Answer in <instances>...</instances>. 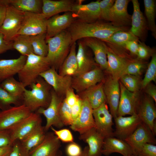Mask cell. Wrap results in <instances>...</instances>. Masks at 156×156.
Returning a JSON list of instances; mask_svg holds the SVG:
<instances>
[{
	"mask_svg": "<svg viewBox=\"0 0 156 156\" xmlns=\"http://www.w3.org/2000/svg\"><path fill=\"white\" fill-rule=\"evenodd\" d=\"M119 79L124 87L130 92H139L141 88L142 80L140 76L125 74L122 75Z\"/></svg>",
	"mask_w": 156,
	"mask_h": 156,
	"instance_id": "cell-40",
	"label": "cell"
},
{
	"mask_svg": "<svg viewBox=\"0 0 156 156\" xmlns=\"http://www.w3.org/2000/svg\"><path fill=\"white\" fill-rule=\"evenodd\" d=\"M76 20L71 12L57 14L48 19L47 21L46 40L52 38L67 29Z\"/></svg>",
	"mask_w": 156,
	"mask_h": 156,
	"instance_id": "cell-20",
	"label": "cell"
},
{
	"mask_svg": "<svg viewBox=\"0 0 156 156\" xmlns=\"http://www.w3.org/2000/svg\"><path fill=\"white\" fill-rule=\"evenodd\" d=\"M61 146L60 141L53 132L46 133L43 141L31 150L29 156H57Z\"/></svg>",
	"mask_w": 156,
	"mask_h": 156,
	"instance_id": "cell-23",
	"label": "cell"
},
{
	"mask_svg": "<svg viewBox=\"0 0 156 156\" xmlns=\"http://www.w3.org/2000/svg\"><path fill=\"white\" fill-rule=\"evenodd\" d=\"M153 100L145 94L141 97L137 114L154 135L156 134V109Z\"/></svg>",
	"mask_w": 156,
	"mask_h": 156,
	"instance_id": "cell-15",
	"label": "cell"
},
{
	"mask_svg": "<svg viewBox=\"0 0 156 156\" xmlns=\"http://www.w3.org/2000/svg\"><path fill=\"white\" fill-rule=\"evenodd\" d=\"M103 88L106 103L109 105V112L114 119L117 116V111L120 96L119 79L110 75L105 78Z\"/></svg>",
	"mask_w": 156,
	"mask_h": 156,
	"instance_id": "cell-16",
	"label": "cell"
},
{
	"mask_svg": "<svg viewBox=\"0 0 156 156\" xmlns=\"http://www.w3.org/2000/svg\"><path fill=\"white\" fill-rule=\"evenodd\" d=\"M115 0H103L99 1L100 19L109 21V15L111 8Z\"/></svg>",
	"mask_w": 156,
	"mask_h": 156,
	"instance_id": "cell-44",
	"label": "cell"
},
{
	"mask_svg": "<svg viewBox=\"0 0 156 156\" xmlns=\"http://www.w3.org/2000/svg\"><path fill=\"white\" fill-rule=\"evenodd\" d=\"M81 112L78 117L70 126V128L80 135L95 127L93 114V109L88 100L82 99Z\"/></svg>",
	"mask_w": 156,
	"mask_h": 156,
	"instance_id": "cell-21",
	"label": "cell"
},
{
	"mask_svg": "<svg viewBox=\"0 0 156 156\" xmlns=\"http://www.w3.org/2000/svg\"><path fill=\"white\" fill-rule=\"evenodd\" d=\"M103 81L77 93L80 99L88 100L93 109L106 103L103 88Z\"/></svg>",
	"mask_w": 156,
	"mask_h": 156,
	"instance_id": "cell-31",
	"label": "cell"
},
{
	"mask_svg": "<svg viewBox=\"0 0 156 156\" xmlns=\"http://www.w3.org/2000/svg\"><path fill=\"white\" fill-rule=\"evenodd\" d=\"M29 153L22 148L20 141L18 140L13 143L9 156H29Z\"/></svg>",
	"mask_w": 156,
	"mask_h": 156,
	"instance_id": "cell-49",
	"label": "cell"
},
{
	"mask_svg": "<svg viewBox=\"0 0 156 156\" xmlns=\"http://www.w3.org/2000/svg\"><path fill=\"white\" fill-rule=\"evenodd\" d=\"M76 47V43L74 42L68 56L58 69V73L60 75L73 77L76 74L77 70Z\"/></svg>",
	"mask_w": 156,
	"mask_h": 156,
	"instance_id": "cell-32",
	"label": "cell"
},
{
	"mask_svg": "<svg viewBox=\"0 0 156 156\" xmlns=\"http://www.w3.org/2000/svg\"><path fill=\"white\" fill-rule=\"evenodd\" d=\"M59 114L60 120L64 126H70L73 122L71 107L67 104L64 98L60 104Z\"/></svg>",
	"mask_w": 156,
	"mask_h": 156,
	"instance_id": "cell-42",
	"label": "cell"
},
{
	"mask_svg": "<svg viewBox=\"0 0 156 156\" xmlns=\"http://www.w3.org/2000/svg\"><path fill=\"white\" fill-rule=\"evenodd\" d=\"M42 125L35 129L21 140L19 141L22 148L28 153L39 144L44 139L46 133Z\"/></svg>",
	"mask_w": 156,
	"mask_h": 156,
	"instance_id": "cell-34",
	"label": "cell"
},
{
	"mask_svg": "<svg viewBox=\"0 0 156 156\" xmlns=\"http://www.w3.org/2000/svg\"><path fill=\"white\" fill-rule=\"evenodd\" d=\"M47 19L42 13L24 12L18 35L33 36L46 33Z\"/></svg>",
	"mask_w": 156,
	"mask_h": 156,
	"instance_id": "cell-6",
	"label": "cell"
},
{
	"mask_svg": "<svg viewBox=\"0 0 156 156\" xmlns=\"http://www.w3.org/2000/svg\"><path fill=\"white\" fill-rule=\"evenodd\" d=\"M143 1L148 29L151 31L153 36L156 39L155 1L154 0H144Z\"/></svg>",
	"mask_w": 156,
	"mask_h": 156,
	"instance_id": "cell-36",
	"label": "cell"
},
{
	"mask_svg": "<svg viewBox=\"0 0 156 156\" xmlns=\"http://www.w3.org/2000/svg\"><path fill=\"white\" fill-rule=\"evenodd\" d=\"M105 78L103 70L96 66L90 71L73 76L71 87L78 93L103 81Z\"/></svg>",
	"mask_w": 156,
	"mask_h": 156,
	"instance_id": "cell-9",
	"label": "cell"
},
{
	"mask_svg": "<svg viewBox=\"0 0 156 156\" xmlns=\"http://www.w3.org/2000/svg\"><path fill=\"white\" fill-rule=\"evenodd\" d=\"M138 156H156V146L146 143L142 147L137 155Z\"/></svg>",
	"mask_w": 156,
	"mask_h": 156,
	"instance_id": "cell-48",
	"label": "cell"
},
{
	"mask_svg": "<svg viewBox=\"0 0 156 156\" xmlns=\"http://www.w3.org/2000/svg\"><path fill=\"white\" fill-rule=\"evenodd\" d=\"M42 13L47 19L62 12H71L77 2L73 0H42Z\"/></svg>",
	"mask_w": 156,
	"mask_h": 156,
	"instance_id": "cell-28",
	"label": "cell"
},
{
	"mask_svg": "<svg viewBox=\"0 0 156 156\" xmlns=\"http://www.w3.org/2000/svg\"><path fill=\"white\" fill-rule=\"evenodd\" d=\"M130 1L116 0L111 8L109 21L114 26L128 29L131 26V16L127 11V6Z\"/></svg>",
	"mask_w": 156,
	"mask_h": 156,
	"instance_id": "cell-19",
	"label": "cell"
},
{
	"mask_svg": "<svg viewBox=\"0 0 156 156\" xmlns=\"http://www.w3.org/2000/svg\"><path fill=\"white\" fill-rule=\"evenodd\" d=\"M81 39L92 51L96 64L102 70L106 71L107 68V61L105 43L100 39L94 38L87 37Z\"/></svg>",
	"mask_w": 156,
	"mask_h": 156,
	"instance_id": "cell-25",
	"label": "cell"
},
{
	"mask_svg": "<svg viewBox=\"0 0 156 156\" xmlns=\"http://www.w3.org/2000/svg\"><path fill=\"white\" fill-rule=\"evenodd\" d=\"M137 59L143 60L148 59L155 52L143 42L139 40Z\"/></svg>",
	"mask_w": 156,
	"mask_h": 156,
	"instance_id": "cell-46",
	"label": "cell"
},
{
	"mask_svg": "<svg viewBox=\"0 0 156 156\" xmlns=\"http://www.w3.org/2000/svg\"><path fill=\"white\" fill-rule=\"evenodd\" d=\"M4 2L6 4L23 12L42 13L41 0H4Z\"/></svg>",
	"mask_w": 156,
	"mask_h": 156,
	"instance_id": "cell-33",
	"label": "cell"
},
{
	"mask_svg": "<svg viewBox=\"0 0 156 156\" xmlns=\"http://www.w3.org/2000/svg\"><path fill=\"white\" fill-rule=\"evenodd\" d=\"M50 128L60 141L64 142H73V136L69 129H64L57 130L55 129L53 127H51Z\"/></svg>",
	"mask_w": 156,
	"mask_h": 156,
	"instance_id": "cell-47",
	"label": "cell"
},
{
	"mask_svg": "<svg viewBox=\"0 0 156 156\" xmlns=\"http://www.w3.org/2000/svg\"><path fill=\"white\" fill-rule=\"evenodd\" d=\"M30 86L31 90H24L22 104L32 112L40 108H47L51 100V87L40 76Z\"/></svg>",
	"mask_w": 156,
	"mask_h": 156,
	"instance_id": "cell-2",
	"label": "cell"
},
{
	"mask_svg": "<svg viewBox=\"0 0 156 156\" xmlns=\"http://www.w3.org/2000/svg\"><path fill=\"white\" fill-rule=\"evenodd\" d=\"M77 42L78 48L76 53L77 70L75 76L90 71L97 66L90 53L89 48L81 39L78 40Z\"/></svg>",
	"mask_w": 156,
	"mask_h": 156,
	"instance_id": "cell-26",
	"label": "cell"
},
{
	"mask_svg": "<svg viewBox=\"0 0 156 156\" xmlns=\"http://www.w3.org/2000/svg\"><path fill=\"white\" fill-rule=\"evenodd\" d=\"M12 147V145L0 147V156H9Z\"/></svg>",
	"mask_w": 156,
	"mask_h": 156,
	"instance_id": "cell-58",
	"label": "cell"
},
{
	"mask_svg": "<svg viewBox=\"0 0 156 156\" xmlns=\"http://www.w3.org/2000/svg\"><path fill=\"white\" fill-rule=\"evenodd\" d=\"M27 57L21 55L17 58L0 60V81L18 74L24 65Z\"/></svg>",
	"mask_w": 156,
	"mask_h": 156,
	"instance_id": "cell-30",
	"label": "cell"
},
{
	"mask_svg": "<svg viewBox=\"0 0 156 156\" xmlns=\"http://www.w3.org/2000/svg\"><path fill=\"white\" fill-rule=\"evenodd\" d=\"M72 39V43L87 37L96 38L105 41L115 32L128 29L117 27L110 22L98 20L92 23H87L75 20L67 29Z\"/></svg>",
	"mask_w": 156,
	"mask_h": 156,
	"instance_id": "cell-1",
	"label": "cell"
},
{
	"mask_svg": "<svg viewBox=\"0 0 156 156\" xmlns=\"http://www.w3.org/2000/svg\"><path fill=\"white\" fill-rule=\"evenodd\" d=\"M40 114L31 112L28 117L8 130L12 144L20 141L40 126L42 125Z\"/></svg>",
	"mask_w": 156,
	"mask_h": 156,
	"instance_id": "cell-7",
	"label": "cell"
},
{
	"mask_svg": "<svg viewBox=\"0 0 156 156\" xmlns=\"http://www.w3.org/2000/svg\"><path fill=\"white\" fill-rule=\"evenodd\" d=\"M79 98L77 94H75L74 90L72 88L67 91L64 98L66 103L71 107L77 102Z\"/></svg>",
	"mask_w": 156,
	"mask_h": 156,
	"instance_id": "cell-51",
	"label": "cell"
},
{
	"mask_svg": "<svg viewBox=\"0 0 156 156\" xmlns=\"http://www.w3.org/2000/svg\"><path fill=\"white\" fill-rule=\"evenodd\" d=\"M79 138L88 144V156H101L105 138L95 127L80 135Z\"/></svg>",
	"mask_w": 156,
	"mask_h": 156,
	"instance_id": "cell-27",
	"label": "cell"
},
{
	"mask_svg": "<svg viewBox=\"0 0 156 156\" xmlns=\"http://www.w3.org/2000/svg\"><path fill=\"white\" fill-rule=\"evenodd\" d=\"M12 49V42H8L5 39L3 34L0 33V55Z\"/></svg>",
	"mask_w": 156,
	"mask_h": 156,
	"instance_id": "cell-55",
	"label": "cell"
},
{
	"mask_svg": "<svg viewBox=\"0 0 156 156\" xmlns=\"http://www.w3.org/2000/svg\"><path fill=\"white\" fill-rule=\"evenodd\" d=\"M155 136L148 127L142 122L125 141L131 147L134 155H137L144 144H156Z\"/></svg>",
	"mask_w": 156,
	"mask_h": 156,
	"instance_id": "cell-12",
	"label": "cell"
},
{
	"mask_svg": "<svg viewBox=\"0 0 156 156\" xmlns=\"http://www.w3.org/2000/svg\"><path fill=\"white\" fill-rule=\"evenodd\" d=\"M138 41L132 40L127 42L124 44L123 48L128 50L132 55L137 56L138 48Z\"/></svg>",
	"mask_w": 156,
	"mask_h": 156,
	"instance_id": "cell-53",
	"label": "cell"
},
{
	"mask_svg": "<svg viewBox=\"0 0 156 156\" xmlns=\"http://www.w3.org/2000/svg\"><path fill=\"white\" fill-rule=\"evenodd\" d=\"M128 156H138L135 155H134V154H132V155H129Z\"/></svg>",
	"mask_w": 156,
	"mask_h": 156,
	"instance_id": "cell-60",
	"label": "cell"
},
{
	"mask_svg": "<svg viewBox=\"0 0 156 156\" xmlns=\"http://www.w3.org/2000/svg\"><path fill=\"white\" fill-rule=\"evenodd\" d=\"M7 5L3 0H0V27L2 25L5 16Z\"/></svg>",
	"mask_w": 156,
	"mask_h": 156,
	"instance_id": "cell-57",
	"label": "cell"
},
{
	"mask_svg": "<svg viewBox=\"0 0 156 156\" xmlns=\"http://www.w3.org/2000/svg\"><path fill=\"white\" fill-rule=\"evenodd\" d=\"M115 153H119L123 156L134 154L131 147L125 140L114 137L105 138L102 154L108 156Z\"/></svg>",
	"mask_w": 156,
	"mask_h": 156,
	"instance_id": "cell-29",
	"label": "cell"
},
{
	"mask_svg": "<svg viewBox=\"0 0 156 156\" xmlns=\"http://www.w3.org/2000/svg\"></svg>",
	"mask_w": 156,
	"mask_h": 156,
	"instance_id": "cell-62",
	"label": "cell"
},
{
	"mask_svg": "<svg viewBox=\"0 0 156 156\" xmlns=\"http://www.w3.org/2000/svg\"><path fill=\"white\" fill-rule=\"evenodd\" d=\"M82 99L80 98L77 102L71 107L72 117L74 122L79 116L82 106Z\"/></svg>",
	"mask_w": 156,
	"mask_h": 156,
	"instance_id": "cell-54",
	"label": "cell"
},
{
	"mask_svg": "<svg viewBox=\"0 0 156 156\" xmlns=\"http://www.w3.org/2000/svg\"><path fill=\"white\" fill-rule=\"evenodd\" d=\"M31 112L23 104L2 111L0 112V130H9L29 116Z\"/></svg>",
	"mask_w": 156,
	"mask_h": 156,
	"instance_id": "cell-8",
	"label": "cell"
},
{
	"mask_svg": "<svg viewBox=\"0 0 156 156\" xmlns=\"http://www.w3.org/2000/svg\"><path fill=\"white\" fill-rule=\"evenodd\" d=\"M66 151L68 156H80L82 150L79 145L73 142L68 145Z\"/></svg>",
	"mask_w": 156,
	"mask_h": 156,
	"instance_id": "cell-50",
	"label": "cell"
},
{
	"mask_svg": "<svg viewBox=\"0 0 156 156\" xmlns=\"http://www.w3.org/2000/svg\"><path fill=\"white\" fill-rule=\"evenodd\" d=\"M24 12L20 11L12 6L7 5L5 16L0 27V33L8 42H12L18 35L24 16Z\"/></svg>",
	"mask_w": 156,
	"mask_h": 156,
	"instance_id": "cell-5",
	"label": "cell"
},
{
	"mask_svg": "<svg viewBox=\"0 0 156 156\" xmlns=\"http://www.w3.org/2000/svg\"><path fill=\"white\" fill-rule=\"evenodd\" d=\"M115 129L114 137L125 140L135 130L142 120L136 113L130 116H119L114 119Z\"/></svg>",
	"mask_w": 156,
	"mask_h": 156,
	"instance_id": "cell-18",
	"label": "cell"
},
{
	"mask_svg": "<svg viewBox=\"0 0 156 156\" xmlns=\"http://www.w3.org/2000/svg\"><path fill=\"white\" fill-rule=\"evenodd\" d=\"M145 66V64L142 60L137 59L132 60L124 70L121 76L125 74H129L140 76Z\"/></svg>",
	"mask_w": 156,
	"mask_h": 156,
	"instance_id": "cell-43",
	"label": "cell"
},
{
	"mask_svg": "<svg viewBox=\"0 0 156 156\" xmlns=\"http://www.w3.org/2000/svg\"><path fill=\"white\" fill-rule=\"evenodd\" d=\"M88 147L86 146L82 150V154L80 156H88Z\"/></svg>",
	"mask_w": 156,
	"mask_h": 156,
	"instance_id": "cell-59",
	"label": "cell"
},
{
	"mask_svg": "<svg viewBox=\"0 0 156 156\" xmlns=\"http://www.w3.org/2000/svg\"><path fill=\"white\" fill-rule=\"evenodd\" d=\"M29 36L34 53L38 55L46 57L48 48L46 41V33Z\"/></svg>",
	"mask_w": 156,
	"mask_h": 156,
	"instance_id": "cell-38",
	"label": "cell"
},
{
	"mask_svg": "<svg viewBox=\"0 0 156 156\" xmlns=\"http://www.w3.org/2000/svg\"><path fill=\"white\" fill-rule=\"evenodd\" d=\"M93 114L97 131L105 138L114 137L113 117L107 103L93 109Z\"/></svg>",
	"mask_w": 156,
	"mask_h": 156,
	"instance_id": "cell-10",
	"label": "cell"
},
{
	"mask_svg": "<svg viewBox=\"0 0 156 156\" xmlns=\"http://www.w3.org/2000/svg\"><path fill=\"white\" fill-rule=\"evenodd\" d=\"M139 40V39L136 36L131 33L129 31L120 30L114 33L109 38L104 42L123 47L124 44L127 42Z\"/></svg>",
	"mask_w": 156,
	"mask_h": 156,
	"instance_id": "cell-39",
	"label": "cell"
},
{
	"mask_svg": "<svg viewBox=\"0 0 156 156\" xmlns=\"http://www.w3.org/2000/svg\"><path fill=\"white\" fill-rule=\"evenodd\" d=\"M64 98L59 96L52 89L49 105L46 108H40L37 110V113L43 115L46 118V123L44 127L45 131L52 126L61 128L64 126L60 120L59 114L60 104Z\"/></svg>",
	"mask_w": 156,
	"mask_h": 156,
	"instance_id": "cell-14",
	"label": "cell"
},
{
	"mask_svg": "<svg viewBox=\"0 0 156 156\" xmlns=\"http://www.w3.org/2000/svg\"><path fill=\"white\" fill-rule=\"evenodd\" d=\"M120 96L117 111V116L131 115L136 113L141 97L139 92L128 90L119 82Z\"/></svg>",
	"mask_w": 156,
	"mask_h": 156,
	"instance_id": "cell-13",
	"label": "cell"
},
{
	"mask_svg": "<svg viewBox=\"0 0 156 156\" xmlns=\"http://www.w3.org/2000/svg\"><path fill=\"white\" fill-rule=\"evenodd\" d=\"M21 99L11 95L0 86V102L3 104L19 105H21L19 104Z\"/></svg>",
	"mask_w": 156,
	"mask_h": 156,
	"instance_id": "cell-45",
	"label": "cell"
},
{
	"mask_svg": "<svg viewBox=\"0 0 156 156\" xmlns=\"http://www.w3.org/2000/svg\"><path fill=\"white\" fill-rule=\"evenodd\" d=\"M46 41L48 48L47 59L51 67L58 70L68 56L73 44L71 35L67 29Z\"/></svg>",
	"mask_w": 156,
	"mask_h": 156,
	"instance_id": "cell-3",
	"label": "cell"
},
{
	"mask_svg": "<svg viewBox=\"0 0 156 156\" xmlns=\"http://www.w3.org/2000/svg\"><path fill=\"white\" fill-rule=\"evenodd\" d=\"M0 86L12 96L22 99L25 88L20 81L16 80L13 77L2 81Z\"/></svg>",
	"mask_w": 156,
	"mask_h": 156,
	"instance_id": "cell-35",
	"label": "cell"
},
{
	"mask_svg": "<svg viewBox=\"0 0 156 156\" xmlns=\"http://www.w3.org/2000/svg\"><path fill=\"white\" fill-rule=\"evenodd\" d=\"M107 45V68L106 71L113 78L119 80L122 73L132 60L115 52L110 44L105 42Z\"/></svg>",
	"mask_w": 156,
	"mask_h": 156,
	"instance_id": "cell-22",
	"label": "cell"
},
{
	"mask_svg": "<svg viewBox=\"0 0 156 156\" xmlns=\"http://www.w3.org/2000/svg\"><path fill=\"white\" fill-rule=\"evenodd\" d=\"M50 68L46 57L31 53L27 56L24 65L18 74L19 81L25 88L30 86L41 73Z\"/></svg>",
	"mask_w": 156,
	"mask_h": 156,
	"instance_id": "cell-4",
	"label": "cell"
},
{
	"mask_svg": "<svg viewBox=\"0 0 156 156\" xmlns=\"http://www.w3.org/2000/svg\"><path fill=\"white\" fill-rule=\"evenodd\" d=\"M99 0L82 4L77 1L72 7L71 12L76 20L87 23H92L100 19Z\"/></svg>",
	"mask_w": 156,
	"mask_h": 156,
	"instance_id": "cell-17",
	"label": "cell"
},
{
	"mask_svg": "<svg viewBox=\"0 0 156 156\" xmlns=\"http://www.w3.org/2000/svg\"><path fill=\"white\" fill-rule=\"evenodd\" d=\"M57 156H61L58 154Z\"/></svg>",
	"mask_w": 156,
	"mask_h": 156,
	"instance_id": "cell-61",
	"label": "cell"
},
{
	"mask_svg": "<svg viewBox=\"0 0 156 156\" xmlns=\"http://www.w3.org/2000/svg\"><path fill=\"white\" fill-rule=\"evenodd\" d=\"M12 49L17 50L21 55L26 56L34 53L29 36L18 35L12 41Z\"/></svg>",
	"mask_w": 156,
	"mask_h": 156,
	"instance_id": "cell-37",
	"label": "cell"
},
{
	"mask_svg": "<svg viewBox=\"0 0 156 156\" xmlns=\"http://www.w3.org/2000/svg\"><path fill=\"white\" fill-rule=\"evenodd\" d=\"M146 94L151 97L156 103V87L151 82L148 83L143 89Z\"/></svg>",
	"mask_w": 156,
	"mask_h": 156,
	"instance_id": "cell-56",
	"label": "cell"
},
{
	"mask_svg": "<svg viewBox=\"0 0 156 156\" xmlns=\"http://www.w3.org/2000/svg\"><path fill=\"white\" fill-rule=\"evenodd\" d=\"M156 79V54L154 52L151 56V61L141 82V88L145 87L152 81L155 82Z\"/></svg>",
	"mask_w": 156,
	"mask_h": 156,
	"instance_id": "cell-41",
	"label": "cell"
},
{
	"mask_svg": "<svg viewBox=\"0 0 156 156\" xmlns=\"http://www.w3.org/2000/svg\"><path fill=\"white\" fill-rule=\"evenodd\" d=\"M12 145L8 130H0V147Z\"/></svg>",
	"mask_w": 156,
	"mask_h": 156,
	"instance_id": "cell-52",
	"label": "cell"
},
{
	"mask_svg": "<svg viewBox=\"0 0 156 156\" xmlns=\"http://www.w3.org/2000/svg\"><path fill=\"white\" fill-rule=\"evenodd\" d=\"M40 76L51 87L59 96L62 98H65L67 91L72 88V77L60 75L53 68L51 67Z\"/></svg>",
	"mask_w": 156,
	"mask_h": 156,
	"instance_id": "cell-11",
	"label": "cell"
},
{
	"mask_svg": "<svg viewBox=\"0 0 156 156\" xmlns=\"http://www.w3.org/2000/svg\"><path fill=\"white\" fill-rule=\"evenodd\" d=\"M133 7V13L131 16V27L129 31L136 36L141 41L146 39L147 24L146 18L140 10V4L138 0H132Z\"/></svg>",
	"mask_w": 156,
	"mask_h": 156,
	"instance_id": "cell-24",
	"label": "cell"
}]
</instances>
